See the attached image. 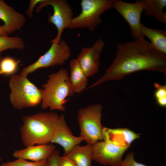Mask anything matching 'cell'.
I'll return each instance as SVG.
<instances>
[{"label": "cell", "instance_id": "obj_1", "mask_svg": "<svg viewBox=\"0 0 166 166\" xmlns=\"http://www.w3.org/2000/svg\"><path fill=\"white\" fill-rule=\"evenodd\" d=\"M141 70L166 75V55L158 50L144 37L118 44L112 62L104 75L89 88L107 81L121 79Z\"/></svg>", "mask_w": 166, "mask_h": 166}, {"label": "cell", "instance_id": "obj_2", "mask_svg": "<svg viewBox=\"0 0 166 166\" xmlns=\"http://www.w3.org/2000/svg\"><path fill=\"white\" fill-rule=\"evenodd\" d=\"M60 115L53 112H40L24 116L20 128L22 142L25 147L49 144Z\"/></svg>", "mask_w": 166, "mask_h": 166}, {"label": "cell", "instance_id": "obj_3", "mask_svg": "<svg viewBox=\"0 0 166 166\" xmlns=\"http://www.w3.org/2000/svg\"><path fill=\"white\" fill-rule=\"evenodd\" d=\"M42 87V108L65 111L67 98L74 93L67 70L62 68L50 75Z\"/></svg>", "mask_w": 166, "mask_h": 166}, {"label": "cell", "instance_id": "obj_4", "mask_svg": "<svg viewBox=\"0 0 166 166\" xmlns=\"http://www.w3.org/2000/svg\"><path fill=\"white\" fill-rule=\"evenodd\" d=\"M10 89V102L15 109H22L36 106L41 103L42 89L38 88L27 77L22 75H15L9 81Z\"/></svg>", "mask_w": 166, "mask_h": 166}, {"label": "cell", "instance_id": "obj_5", "mask_svg": "<svg viewBox=\"0 0 166 166\" xmlns=\"http://www.w3.org/2000/svg\"><path fill=\"white\" fill-rule=\"evenodd\" d=\"M102 106L99 104L90 105L80 109L77 120L80 135L87 144H93L103 140V126L101 123Z\"/></svg>", "mask_w": 166, "mask_h": 166}, {"label": "cell", "instance_id": "obj_6", "mask_svg": "<svg viewBox=\"0 0 166 166\" xmlns=\"http://www.w3.org/2000/svg\"><path fill=\"white\" fill-rule=\"evenodd\" d=\"M113 0H82L80 14L73 17L68 29L94 30L101 22V15L112 8Z\"/></svg>", "mask_w": 166, "mask_h": 166}, {"label": "cell", "instance_id": "obj_7", "mask_svg": "<svg viewBox=\"0 0 166 166\" xmlns=\"http://www.w3.org/2000/svg\"><path fill=\"white\" fill-rule=\"evenodd\" d=\"M50 5L53 8L52 14H49L48 21L56 28L57 34L50 42L58 43L61 41L62 32L68 28L73 18V13L69 5L65 0H43L37 5L36 12H39L43 7Z\"/></svg>", "mask_w": 166, "mask_h": 166}, {"label": "cell", "instance_id": "obj_8", "mask_svg": "<svg viewBox=\"0 0 166 166\" xmlns=\"http://www.w3.org/2000/svg\"><path fill=\"white\" fill-rule=\"evenodd\" d=\"M70 55V49L66 41L62 40L58 43H52L46 52L35 62L23 68L20 74L27 76L40 68L61 65Z\"/></svg>", "mask_w": 166, "mask_h": 166}, {"label": "cell", "instance_id": "obj_9", "mask_svg": "<svg viewBox=\"0 0 166 166\" xmlns=\"http://www.w3.org/2000/svg\"><path fill=\"white\" fill-rule=\"evenodd\" d=\"M112 8L121 15L128 24L132 36L135 39L144 38L141 31V17L143 11L139 0L134 3L113 0Z\"/></svg>", "mask_w": 166, "mask_h": 166}, {"label": "cell", "instance_id": "obj_10", "mask_svg": "<svg viewBox=\"0 0 166 166\" xmlns=\"http://www.w3.org/2000/svg\"><path fill=\"white\" fill-rule=\"evenodd\" d=\"M129 148L118 146L105 141H99L93 144V160L105 166H117Z\"/></svg>", "mask_w": 166, "mask_h": 166}, {"label": "cell", "instance_id": "obj_11", "mask_svg": "<svg viewBox=\"0 0 166 166\" xmlns=\"http://www.w3.org/2000/svg\"><path fill=\"white\" fill-rule=\"evenodd\" d=\"M105 45L102 39H98L92 47L82 48L77 55L76 59L88 77L95 75L98 72L100 56Z\"/></svg>", "mask_w": 166, "mask_h": 166}, {"label": "cell", "instance_id": "obj_12", "mask_svg": "<svg viewBox=\"0 0 166 166\" xmlns=\"http://www.w3.org/2000/svg\"><path fill=\"white\" fill-rule=\"evenodd\" d=\"M84 141L80 136H74L67 126L64 115H60L59 120L56 127L51 143H56L63 148L65 155L74 147Z\"/></svg>", "mask_w": 166, "mask_h": 166}, {"label": "cell", "instance_id": "obj_13", "mask_svg": "<svg viewBox=\"0 0 166 166\" xmlns=\"http://www.w3.org/2000/svg\"><path fill=\"white\" fill-rule=\"evenodd\" d=\"M0 19L4 23L2 26L8 36L20 30L26 22L23 14L15 10L2 0H0Z\"/></svg>", "mask_w": 166, "mask_h": 166}, {"label": "cell", "instance_id": "obj_14", "mask_svg": "<svg viewBox=\"0 0 166 166\" xmlns=\"http://www.w3.org/2000/svg\"><path fill=\"white\" fill-rule=\"evenodd\" d=\"M102 135L104 141L119 147H129L139 137L140 134L127 128H110L103 127Z\"/></svg>", "mask_w": 166, "mask_h": 166}, {"label": "cell", "instance_id": "obj_15", "mask_svg": "<svg viewBox=\"0 0 166 166\" xmlns=\"http://www.w3.org/2000/svg\"><path fill=\"white\" fill-rule=\"evenodd\" d=\"M55 149V146L52 144L35 145L16 150L13 155L17 159L38 162L47 160Z\"/></svg>", "mask_w": 166, "mask_h": 166}, {"label": "cell", "instance_id": "obj_16", "mask_svg": "<svg viewBox=\"0 0 166 166\" xmlns=\"http://www.w3.org/2000/svg\"><path fill=\"white\" fill-rule=\"evenodd\" d=\"M69 72V78L74 93L81 92L86 87L88 77L77 59H73L70 61Z\"/></svg>", "mask_w": 166, "mask_h": 166}, {"label": "cell", "instance_id": "obj_17", "mask_svg": "<svg viewBox=\"0 0 166 166\" xmlns=\"http://www.w3.org/2000/svg\"><path fill=\"white\" fill-rule=\"evenodd\" d=\"M146 17H153L160 22L166 24V0H139Z\"/></svg>", "mask_w": 166, "mask_h": 166}, {"label": "cell", "instance_id": "obj_18", "mask_svg": "<svg viewBox=\"0 0 166 166\" xmlns=\"http://www.w3.org/2000/svg\"><path fill=\"white\" fill-rule=\"evenodd\" d=\"M64 156L71 159L77 166H91L93 145L87 144L84 146L77 145Z\"/></svg>", "mask_w": 166, "mask_h": 166}, {"label": "cell", "instance_id": "obj_19", "mask_svg": "<svg viewBox=\"0 0 166 166\" xmlns=\"http://www.w3.org/2000/svg\"><path fill=\"white\" fill-rule=\"evenodd\" d=\"M141 29L144 37H147L155 47L166 55V31L159 29L150 28L142 23Z\"/></svg>", "mask_w": 166, "mask_h": 166}, {"label": "cell", "instance_id": "obj_20", "mask_svg": "<svg viewBox=\"0 0 166 166\" xmlns=\"http://www.w3.org/2000/svg\"><path fill=\"white\" fill-rule=\"evenodd\" d=\"M25 47L24 41L21 37L0 35V53L8 49H16L22 50Z\"/></svg>", "mask_w": 166, "mask_h": 166}, {"label": "cell", "instance_id": "obj_21", "mask_svg": "<svg viewBox=\"0 0 166 166\" xmlns=\"http://www.w3.org/2000/svg\"><path fill=\"white\" fill-rule=\"evenodd\" d=\"M20 60H16L10 57H6L0 60V72L2 74L12 76L17 72Z\"/></svg>", "mask_w": 166, "mask_h": 166}, {"label": "cell", "instance_id": "obj_22", "mask_svg": "<svg viewBox=\"0 0 166 166\" xmlns=\"http://www.w3.org/2000/svg\"><path fill=\"white\" fill-rule=\"evenodd\" d=\"M154 86L155 88L154 97L157 104L160 107L165 108L166 106V85H161L155 82Z\"/></svg>", "mask_w": 166, "mask_h": 166}, {"label": "cell", "instance_id": "obj_23", "mask_svg": "<svg viewBox=\"0 0 166 166\" xmlns=\"http://www.w3.org/2000/svg\"><path fill=\"white\" fill-rule=\"evenodd\" d=\"M1 166H47V160L38 162L29 161L22 159H17L12 161L3 163Z\"/></svg>", "mask_w": 166, "mask_h": 166}, {"label": "cell", "instance_id": "obj_24", "mask_svg": "<svg viewBox=\"0 0 166 166\" xmlns=\"http://www.w3.org/2000/svg\"><path fill=\"white\" fill-rule=\"evenodd\" d=\"M133 152L128 153L125 158L117 165L118 166H147L146 165L136 161L134 158Z\"/></svg>", "mask_w": 166, "mask_h": 166}, {"label": "cell", "instance_id": "obj_25", "mask_svg": "<svg viewBox=\"0 0 166 166\" xmlns=\"http://www.w3.org/2000/svg\"><path fill=\"white\" fill-rule=\"evenodd\" d=\"M59 152L55 149L47 160V166H59Z\"/></svg>", "mask_w": 166, "mask_h": 166}, {"label": "cell", "instance_id": "obj_26", "mask_svg": "<svg viewBox=\"0 0 166 166\" xmlns=\"http://www.w3.org/2000/svg\"><path fill=\"white\" fill-rule=\"evenodd\" d=\"M59 166H77L75 163L68 157L60 156L59 160Z\"/></svg>", "mask_w": 166, "mask_h": 166}, {"label": "cell", "instance_id": "obj_27", "mask_svg": "<svg viewBox=\"0 0 166 166\" xmlns=\"http://www.w3.org/2000/svg\"><path fill=\"white\" fill-rule=\"evenodd\" d=\"M43 0H31L29 6L26 10L25 14L28 17L32 18L33 17L34 9L36 6L41 2Z\"/></svg>", "mask_w": 166, "mask_h": 166}, {"label": "cell", "instance_id": "obj_28", "mask_svg": "<svg viewBox=\"0 0 166 166\" xmlns=\"http://www.w3.org/2000/svg\"><path fill=\"white\" fill-rule=\"evenodd\" d=\"M0 35L8 36L5 33L2 26H0Z\"/></svg>", "mask_w": 166, "mask_h": 166}, {"label": "cell", "instance_id": "obj_29", "mask_svg": "<svg viewBox=\"0 0 166 166\" xmlns=\"http://www.w3.org/2000/svg\"><path fill=\"white\" fill-rule=\"evenodd\" d=\"M2 59V57L1 56V53H0V60Z\"/></svg>", "mask_w": 166, "mask_h": 166}, {"label": "cell", "instance_id": "obj_30", "mask_svg": "<svg viewBox=\"0 0 166 166\" xmlns=\"http://www.w3.org/2000/svg\"><path fill=\"white\" fill-rule=\"evenodd\" d=\"M1 157L0 156V161H1ZM0 166H1V165Z\"/></svg>", "mask_w": 166, "mask_h": 166}, {"label": "cell", "instance_id": "obj_31", "mask_svg": "<svg viewBox=\"0 0 166 166\" xmlns=\"http://www.w3.org/2000/svg\"><path fill=\"white\" fill-rule=\"evenodd\" d=\"M2 75V73L1 72H0V75Z\"/></svg>", "mask_w": 166, "mask_h": 166}, {"label": "cell", "instance_id": "obj_32", "mask_svg": "<svg viewBox=\"0 0 166 166\" xmlns=\"http://www.w3.org/2000/svg\"><path fill=\"white\" fill-rule=\"evenodd\" d=\"M0 136H1V134L0 133Z\"/></svg>", "mask_w": 166, "mask_h": 166}, {"label": "cell", "instance_id": "obj_33", "mask_svg": "<svg viewBox=\"0 0 166 166\" xmlns=\"http://www.w3.org/2000/svg\"></svg>", "mask_w": 166, "mask_h": 166}]
</instances>
